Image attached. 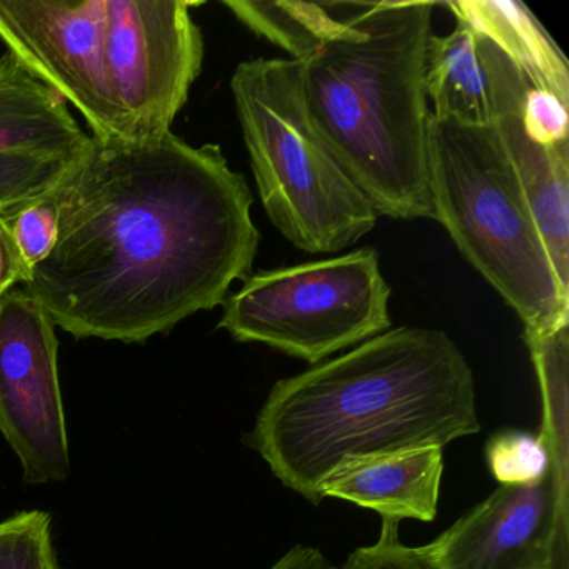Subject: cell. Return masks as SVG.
<instances>
[{
    "label": "cell",
    "mask_w": 569,
    "mask_h": 569,
    "mask_svg": "<svg viewBox=\"0 0 569 569\" xmlns=\"http://www.w3.org/2000/svg\"><path fill=\"white\" fill-rule=\"evenodd\" d=\"M445 458L441 448L412 449L346 466L321 486L332 498L372 509L382 519L435 521Z\"/></svg>",
    "instance_id": "obj_12"
},
{
    "label": "cell",
    "mask_w": 569,
    "mask_h": 569,
    "mask_svg": "<svg viewBox=\"0 0 569 569\" xmlns=\"http://www.w3.org/2000/svg\"><path fill=\"white\" fill-rule=\"evenodd\" d=\"M389 299L378 251L361 248L249 274L222 302L218 328L315 366L389 331Z\"/></svg>",
    "instance_id": "obj_6"
},
{
    "label": "cell",
    "mask_w": 569,
    "mask_h": 569,
    "mask_svg": "<svg viewBox=\"0 0 569 569\" xmlns=\"http://www.w3.org/2000/svg\"><path fill=\"white\" fill-rule=\"evenodd\" d=\"M76 158L29 149L0 151V212L18 211L51 192Z\"/></svg>",
    "instance_id": "obj_18"
},
{
    "label": "cell",
    "mask_w": 569,
    "mask_h": 569,
    "mask_svg": "<svg viewBox=\"0 0 569 569\" xmlns=\"http://www.w3.org/2000/svg\"><path fill=\"white\" fill-rule=\"evenodd\" d=\"M231 91L259 198L282 238L308 254H336L368 236L378 212L312 126L301 64L241 62Z\"/></svg>",
    "instance_id": "obj_5"
},
{
    "label": "cell",
    "mask_w": 569,
    "mask_h": 569,
    "mask_svg": "<svg viewBox=\"0 0 569 569\" xmlns=\"http://www.w3.org/2000/svg\"><path fill=\"white\" fill-rule=\"evenodd\" d=\"M6 212V211H4Z\"/></svg>",
    "instance_id": "obj_24"
},
{
    "label": "cell",
    "mask_w": 569,
    "mask_h": 569,
    "mask_svg": "<svg viewBox=\"0 0 569 569\" xmlns=\"http://www.w3.org/2000/svg\"><path fill=\"white\" fill-rule=\"evenodd\" d=\"M49 196L58 241L22 289L72 338L148 341L251 274L252 194L218 144L91 136Z\"/></svg>",
    "instance_id": "obj_1"
},
{
    "label": "cell",
    "mask_w": 569,
    "mask_h": 569,
    "mask_svg": "<svg viewBox=\"0 0 569 569\" xmlns=\"http://www.w3.org/2000/svg\"><path fill=\"white\" fill-rule=\"evenodd\" d=\"M106 0H0V41L99 141H128L104 54Z\"/></svg>",
    "instance_id": "obj_8"
},
{
    "label": "cell",
    "mask_w": 569,
    "mask_h": 569,
    "mask_svg": "<svg viewBox=\"0 0 569 569\" xmlns=\"http://www.w3.org/2000/svg\"><path fill=\"white\" fill-rule=\"evenodd\" d=\"M489 471L501 486H535L552 468L568 471V456L552 448L542 432L502 429L486 442Z\"/></svg>",
    "instance_id": "obj_17"
},
{
    "label": "cell",
    "mask_w": 569,
    "mask_h": 569,
    "mask_svg": "<svg viewBox=\"0 0 569 569\" xmlns=\"http://www.w3.org/2000/svg\"><path fill=\"white\" fill-rule=\"evenodd\" d=\"M421 549L432 569H568V471L499 486Z\"/></svg>",
    "instance_id": "obj_11"
},
{
    "label": "cell",
    "mask_w": 569,
    "mask_h": 569,
    "mask_svg": "<svg viewBox=\"0 0 569 569\" xmlns=\"http://www.w3.org/2000/svg\"><path fill=\"white\" fill-rule=\"evenodd\" d=\"M269 569H336L329 559L312 546L296 545Z\"/></svg>",
    "instance_id": "obj_23"
},
{
    "label": "cell",
    "mask_w": 569,
    "mask_h": 569,
    "mask_svg": "<svg viewBox=\"0 0 569 569\" xmlns=\"http://www.w3.org/2000/svg\"><path fill=\"white\" fill-rule=\"evenodd\" d=\"M432 219L519 316L525 331L569 322V292L491 124L429 122Z\"/></svg>",
    "instance_id": "obj_4"
},
{
    "label": "cell",
    "mask_w": 569,
    "mask_h": 569,
    "mask_svg": "<svg viewBox=\"0 0 569 569\" xmlns=\"http://www.w3.org/2000/svg\"><path fill=\"white\" fill-rule=\"evenodd\" d=\"M342 569H432V566L421 546L411 548L399 539V521L382 519L378 541L352 551Z\"/></svg>",
    "instance_id": "obj_21"
},
{
    "label": "cell",
    "mask_w": 569,
    "mask_h": 569,
    "mask_svg": "<svg viewBox=\"0 0 569 569\" xmlns=\"http://www.w3.org/2000/svg\"><path fill=\"white\" fill-rule=\"evenodd\" d=\"M0 569H59L48 512L24 511L0 521Z\"/></svg>",
    "instance_id": "obj_19"
},
{
    "label": "cell",
    "mask_w": 569,
    "mask_h": 569,
    "mask_svg": "<svg viewBox=\"0 0 569 569\" xmlns=\"http://www.w3.org/2000/svg\"><path fill=\"white\" fill-rule=\"evenodd\" d=\"M222 6L249 31L278 46L299 64L339 38L355 9V2L296 0H224Z\"/></svg>",
    "instance_id": "obj_16"
},
{
    "label": "cell",
    "mask_w": 569,
    "mask_h": 569,
    "mask_svg": "<svg viewBox=\"0 0 569 569\" xmlns=\"http://www.w3.org/2000/svg\"><path fill=\"white\" fill-rule=\"evenodd\" d=\"M435 2H355L348 28L301 64L318 134L378 216L432 219L426 52Z\"/></svg>",
    "instance_id": "obj_3"
},
{
    "label": "cell",
    "mask_w": 569,
    "mask_h": 569,
    "mask_svg": "<svg viewBox=\"0 0 569 569\" xmlns=\"http://www.w3.org/2000/svg\"><path fill=\"white\" fill-rule=\"evenodd\" d=\"M56 326L38 299L12 288L0 299V435L29 486L68 479V428Z\"/></svg>",
    "instance_id": "obj_9"
},
{
    "label": "cell",
    "mask_w": 569,
    "mask_h": 569,
    "mask_svg": "<svg viewBox=\"0 0 569 569\" xmlns=\"http://www.w3.org/2000/svg\"><path fill=\"white\" fill-rule=\"evenodd\" d=\"M476 41L488 82L489 124L518 176L556 276L569 292V124L526 109L528 76L488 38L476 34Z\"/></svg>",
    "instance_id": "obj_10"
},
{
    "label": "cell",
    "mask_w": 569,
    "mask_h": 569,
    "mask_svg": "<svg viewBox=\"0 0 569 569\" xmlns=\"http://www.w3.org/2000/svg\"><path fill=\"white\" fill-rule=\"evenodd\" d=\"M14 212H0V299L16 286L26 284L31 278V271L19 256L12 239L11 218Z\"/></svg>",
    "instance_id": "obj_22"
},
{
    "label": "cell",
    "mask_w": 569,
    "mask_h": 569,
    "mask_svg": "<svg viewBox=\"0 0 569 569\" xmlns=\"http://www.w3.org/2000/svg\"><path fill=\"white\" fill-rule=\"evenodd\" d=\"M456 21L495 42L536 88L569 106V66L531 11L519 0H451Z\"/></svg>",
    "instance_id": "obj_14"
},
{
    "label": "cell",
    "mask_w": 569,
    "mask_h": 569,
    "mask_svg": "<svg viewBox=\"0 0 569 569\" xmlns=\"http://www.w3.org/2000/svg\"><path fill=\"white\" fill-rule=\"evenodd\" d=\"M425 88L435 118L489 124L488 82L475 31L465 22L456 21L455 31L429 39Z\"/></svg>",
    "instance_id": "obj_15"
},
{
    "label": "cell",
    "mask_w": 569,
    "mask_h": 569,
    "mask_svg": "<svg viewBox=\"0 0 569 569\" xmlns=\"http://www.w3.org/2000/svg\"><path fill=\"white\" fill-rule=\"evenodd\" d=\"M89 139L58 94L32 78L11 52L0 56V151L29 149L76 158Z\"/></svg>",
    "instance_id": "obj_13"
},
{
    "label": "cell",
    "mask_w": 569,
    "mask_h": 569,
    "mask_svg": "<svg viewBox=\"0 0 569 569\" xmlns=\"http://www.w3.org/2000/svg\"><path fill=\"white\" fill-rule=\"evenodd\" d=\"M59 212L48 194L29 202L11 218V234L16 248L29 271L51 254L58 241Z\"/></svg>",
    "instance_id": "obj_20"
},
{
    "label": "cell",
    "mask_w": 569,
    "mask_h": 569,
    "mask_svg": "<svg viewBox=\"0 0 569 569\" xmlns=\"http://www.w3.org/2000/svg\"><path fill=\"white\" fill-rule=\"evenodd\" d=\"M189 0H106L104 54L131 142L172 131L204 62Z\"/></svg>",
    "instance_id": "obj_7"
},
{
    "label": "cell",
    "mask_w": 569,
    "mask_h": 569,
    "mask_svg": "<svg viewBox=\"0 0 569 569\" xmlns=\"http://www.w3.org/2000/svg\"><path fill=\"white\" fill-rule=\"evenodd\" d=\"M476 382L439 329H389L272 386L246 436L272 475L321 505L346 466L478 435Z\"/></svg>",
    "instance_id": "obj_2"
}]
</instances>
